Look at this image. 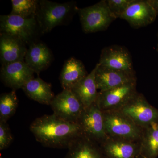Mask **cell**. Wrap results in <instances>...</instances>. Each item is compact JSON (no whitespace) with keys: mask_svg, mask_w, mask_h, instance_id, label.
<instances>
[{"mask_svg":"<svg viewBox=\"0 0 158 158\" xmlns=\"http://www.w3.org/2000/svg\"><path fill=\"white\" fill-rule=\"evenodd\" d=\"M65 158H107L100 145L84 134L71 143Z\"/></svg>","mask_w":158,"mask_h":158,"instance_id":"17","label":"cell"},{"mask_svg":"<svg viewBox=\"0 0 158 158\" xmlns=\"http://www.w3.org/2000/svg\"><path fill=\"white\" fill-rule=\"evenodd\" d=\"M96 65L90 74L79 82L71 90L85 108L96 102L98 92L95 81Z\"/></svg>","mask_w":158,"mask_h":158,"instance_id":"19","label":"cell"},{"mask_svg":"<svg viewBox=\"0 0 158 158\" xmlns=\"http://www.w3.org/2000/svg\"><path fill=\"white\" fill-rule=\"evenodd\" d=\"M88 74L81 61L74 57L69 58L64 63L60 74L62 88L71 90Z\"/></svg>","mask_w":158,"mask_h":158,"instance_id":"18","label":"cell"},{"mask_svg":"<svg viewBox=\"0 0 158 158\" xmlns=\"http://www.w3.org/2000/svg\"><path fill=\"white\" fill-rule=\"evenodd\" d=\"M103 113L105 129L108 137L140 141L142 128L127 116L117 110L104 111Z\"/></svg>","mask_w":158,"mask_h":158,"instance_id":"3","label":"cell"},{"mask_svg":"<svg viewBox=\"0 0 158 158\" xmlns=\"http://www.w3.org/2000/svg\"><path fill=\"white\" fill-rule=\"evenodd\" d=\"M148 2L155 9L157 15L158 14V0H148Z\"/></svg>","mask_w":158,"mask_h":158,"instance_id":"26","label":"cell"},{"mask_svg":"<svg viewBox=\"0 0 158 158\" xmlns=\"http://www.w3.org/2000/svg\"><path fill=\"white\" fill-rule=\"evenodd\" d=\"M34 73L24 61L2 66L0 76L4 85L15 90L22 88L29 81L34 78Z\"/></svg>","mask_w":158,"mask_h":158,"instance_id":"12","label":"cell"},{"mask_svg":"<svg viewBox=\"0 0 158 158\" xmlns=\"http://www.w3.org/2000/svg\"><path fill=\"white\" fill-rule=\"evenodd\" d=\"M30 129L37 141L45 147L52 148H68L83 134L78 123L65 121L54 114L36 118Z\"/></svg>","mask_w":158,"mask_h":158,"instance_id":"1","label":"cell"},{"mask_svg":"<svg viewBox=\"0 0 158 158\" xmlns=\"http://www.w3.org/2000/svg\"><path fill=\"white\" fill-rule=\"evenodd\" d=\"M13 140V136L7 122L0 121V150L7 148Z\"/></svg>","mask_w":158,"mask_h":158,"instance_id":"25","label":"cell"},{"mask_svg":"<svg viewBox=\"0 0 158 158\" xmlns=\"http://www.w3.org/2000/svg\"><path fill=\"white\" fill-rule=\"evenodd\" d=\"M157 14L148 0H133L120 18L138 29L153 22Z\"/></svg>","mask_w":158,"mask_h":158,"instance_id":"11","label":"cell"},{"mask_svg":"<svg viewBox=\"0 0 158 158\" xmlns=\"http://www.w3.org/2000/svg\"><path fill=\"white\" fill-rule=\"evenodd\" d=\"M140 144L141 155L146 158L158 156V120L142 128Z\"/></svg>","mask_w":158,"mask_h":158,"instance_id":"21","label":"cell"},{"mask_svg":"<svg viewBox=\"0 0 158 158\" xmlns=\"http://www.w3.org/2000/svg\"><path fill=\"white\" fill-rule=\"evenodd\" d=\"M144 158H145V157H144Z\"/></svg>","mask_w":158,"mask_h":158,"instance_id":"29","label":"cell"},{"mask_svg":"<svg viewBox=\"0 0 158 158\" xmlns=\"http://www.w3.org/2000/svg\"><path fill=\"white\" fill-rule=\"evenodd\" d=\"M133 0H106L109 9L116 19L120 18Z\"/></svg>","mask_w":158,"mask_h":158,"instance_id":"24","label":"cell"},{"mask_svg":"<svg viewBox=\"0 0 158 158\" xmlns=\"http://www.w3.org/2000/svg\"><path fill=\"white\" fill-rule=\"evenodd\" d=\"M53 59L52 53L46 44L32 42L27 48L24 61L34 73L39 75L49 67Z\"/></svg>","mask_w":158,"mask_h":158,"instance_id":"16","label":"cell"},{"mask_svg":"<svg viewBox=\"0 0 158 158\" xmlns=\"http://www.w3.org/2000/svg\"><path fill=\"white\" fill-rule=\"evenodd\" d=\"M136 158H144V157L140 155L138 157Z\"/></svg>","mask_w":158,"mask_h":158,"instance_id":"27","label":"cell"},{"mask_svg":"<svg viewBox=\"0 0 158 158\" xmlns=\"http://www.w3.org/2000/svg\"><path fill=\"white\" fill-rule=\"evenodd\" d=\"M38 0H12V10L10 14L23 18L36 16Z\"/></svg>","mask_w":158,"mask_h":158,"instance_id":"23","label":"cell"},{"mask_svg":"<svg viewBox=\"0 0 158 158\" xmlns=\"http://www.w3.org/2000/svg\"><path fill=\"white\" fill-rule=\"evenodd\" d=\"M18 105L15 90L2 94L0 96V121H7L14 115Z\"/></svg>","mask_w":158,"mask_h":158,"instance_id":"22","label":"cell"},{"mask_svg":"<svg viewBox=\"0 0 158 158\" xmlns=\"http://www.w3.org/2000/svg\"><path fill=\"white\" fill-rule=\"evenodd\" d=\"M0 158H2V156H1V157H0Z\"/></svg>","mask_w":158,"mask_h":158,"instance_id":"28","label":"cell"},{"mask_svg":"<svg viewBox=\"0 0 158 158\" xmlns=\"http://www.w3.org/2000/svg\"><path fill=\"white\" fill-rule=\"evenodd\" d=\"M95 81L98 90L102 91L137 81L135 73L117 70L96 64Z\"/></svg>","mask_w":158,"mask_h":158,"instance_id":"10","label":"cell"},{"mask_svg":"<svg viewBox=\"0 0 158 158\" xmlns=\"http://www.w3.org/2000/svg\"><path fill=\"white\" fill-rule=\"evenodd\" d=\"M22 89L29 98L42 104L50 105L55 97L51 84L39 77L30 80Z\"/></svg>","mask_w":158,"mask_h":158,"instance_id":"20","label":"cell"},{"mask_svg":"<svg viewBox=\"0 0 158 158\" xmlns=\"http://www.w3.org/2000/svg\"><path fill=\"white\" fill-rule=\"evenodd\" d=\"M78 123L84 135L100 145L108 138L102 111L96 102L85 108Z\"/></svg>","mask_w":158,"mask_h":158,"instance_id":"8","label":"cell"},{"mask_svg":"<svg viewBox=\"0 0 158 158\" xmlns=\"http://www.w3.org/2000/svg\"><path fill=\"white\" fill-rule=\"evenodd\" d=\"M54 115L70 122L77 123L85 108L72 90L63 89L50 104Z\"/></svg>","mask_w":158,"mask_h":158,"instance_id":"7","label":"cell"},{"mask_svg":"<svg viewBox=\"0 0 158 158\" xmlns=\"http://www.w3.org/2000/svg\"><path fill=\"white\" fill-rule=\"evenodd\" d=\"M39 30L36 16L23 18L14 15L0 16V31L18 37L26 44L31 43Z\"/></svg>","mask_w":158,"mask_h":158,"instance_id":"5","label":"cell"},{"mask_svg":"<svg viewBox=\"0 0 158 158\" xmlns=\"http://www.w3.org/2000/svg\"><path fill=\"white\" fill-rule=\"evenodd\" d=\"M136 88L137 81L113 89L99 91L96 103L103 112L118 110L137 93Z\"/></svg>","mask_w":158,"mask_h":158,"instance_id":"9","label":"cell"},{"mask_svg":"<svg viewBox=\"0 0 158 158\" xmlns=\"http://www.w3.org/2000/svg\"><path fill=\"white\" fill-rule=\"evenodd\" d=\"M27 48L26 43L18 37L0 33V60L2 66L24 62Z\"/></svg>","mask_w":158,"mask_h":158,"instance_id":"14","label":"cell"},{"mask_svg":"<svg viewBox=\"0 0 158 158\" xmlns=\"http://www.w3.org/2000/svg\"><path fill=\"white\" fill-rule=\"evenodd\" d=\"M131 119L141 128L158 120V110L148 102L144 95L137 93L117 110Z\"/></svg>","mask_w":158,"mask_h":158,"instance_id":"6","label":"cell"},{"mask_svg":"<svg viewBox=\"0 0 158 158\" xmlns=\"http://www.w3.org/2000/svg\"><path fill=\"white\" fill-rule=\"evenodd\" d=\"M79 8L73 1L59 3L48 0H39L36 18L41 34L48 33L57 26L70 22Z\"/></svg>","mask_w":158,"mask_h":158,"instance_id":"2","label":"cell"},{"mask_svg":"<svg viewBox=\"0 0 158 158\" xmlns=\"http://www.w3.org/2000/svg\"><path fill=\"white\" fill-rule=\"evenodd\" d=\"M100 146L107 158H136L141 155L140 141L108 137Z\"/></svg>","mask_w":158,"mask_h":158,"instance_id":"15","label":"cell"},{"mask_svg":"<svg viewBox=\"0 0 158 158\" xmlns=\"http://www.w3.org/2000/svg\"><path fill=\"white\" fill-rule=\"evenodd\" d=\"M78 13L82 30L86 34L106 31L116 19L109 9L106 0L79 9Z\"/></svg>","mask_w":158,"mask_h":158,"instance_id":"4","label":"cell"},{"mask_svg":"<svg viewBox=\"0 0 158 158\" xmlns=\"http://www.w3.org/2000/svg\"><path fill=\"white\" fill-rule=\"evenodd\" d=\"M98 63L117 70L135 72L131 54L125 48L120 46H110L103 49Z\"/></svg>","mask_w":158,"mask_h":158,"instance_id":"13","label":"cell"}]
</instances>
